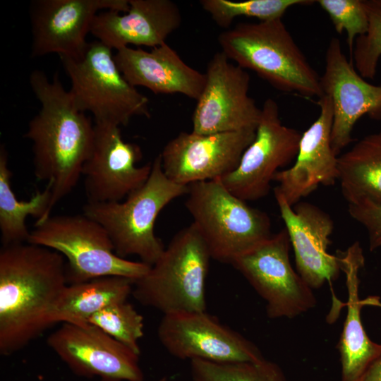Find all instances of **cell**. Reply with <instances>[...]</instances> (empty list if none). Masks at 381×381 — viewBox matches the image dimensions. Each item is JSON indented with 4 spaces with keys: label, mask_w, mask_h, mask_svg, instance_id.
<instances>
[{
    "label": "cell",
    "mask_w": 381,
    "mask_h": 381,
    "mask_svg": "<svg viewBox=\"0 0 381 381\" xmlns=\"http://www.w3.org/2000/svg\"><path fill=\"white\" fill-rule=\"evenodd\" d=\"M318 117L301 134L294 164L277 172L274 192L279 193L294 206L318 188L332 186L339 179L338 157L331 143L333 109L331 99L319 98Z\"/></svg>",
    "instance_id": "d6986e66"
},
{
    "label": "cell",
    "mask_w": 381,
    "mask_h": 381,
    "mask_svg": "<svg viewBox=\"0 0 381 381\" xmlns=\"http://www.w3.org/2000/svg\"><path fill=\"white\" fill-rule=\"evenodd\" d=\"M126 13H98L90 33L111 49L130 44L155 48L166 43L181 24L180 8L171 0H129Z\"/></svg>",
    "instance_id": "ffe728a7"
},
{
    "label": "cell",
    "mask_w": 381,
    "mask_h": 381,
    "mask_svg": "<svg viewBox=\"0 0 381 381\" xmlns=\"http://www.w3.org/2000/svg\"><path fill=\"white\" fill-rule=\"evenodd\" d=\"M341 190L348 204L381 205V130L358 141L338 157Z\"/></svg>",
    "instance_id": "603a6c76"
},
{
    "label": "cell",
    "mask_w": 381,
    "mask_h": 381,
    "mask_svg": "<svg viewBox=\"0 0 381 381\" xmlns=\"http://www.w3.org/2000/svg\"><path fill=\"white\" fill-rule=\"evenodd\" d=\"M190 375L192 381H288L282 368L265 358L225 363L192 360Z\"/></svg>",
    "instance_id": "484cf974"
},
{
    "label": "cell",
    "mask_w": 381,
    "mask_h": 381,
    "mask_svg": "<svg viewBox=\"0 0 381 381\" xmlns=\"http://www.w3.org/2000/svg\"><path fill=\"white\" fill-rule=\"evenodd\" d=\"M301 134L282 123L277 103L267 99L254 140L236 168L219 179L229 191L246 202L265 197L277 172L296 159Z\"/></svg>",
    "instance_id": "30bf717a"
},
{
    "label": "cell",
    "mask_w": 381,
    "mask_h": 381,
    "mask_svg": "<svg viewBox=\"0 0 381 381\" xmlns=\"http://www.w3.org/2000/svg\"><path fill=\"white\" fill-rule=\"evenodd\" d=\"M12 172L8 167V153L0 147V233L3 246L26 243L30 231L25 219L37 217L40 222L50 216L52 187L47 183L42 191L36 190L29 200H19L11 188Z\"/></svg>",
    "instance_id": "d4e9b609"
},
{
    "label": "cell",
    "mask_w": 381,
    "mask_h": 381,
    "mask_svg": "<svg viewBox=\"0 0 381 381\" xmlns=\"http://www.w3.org/2000/svg\"><path fill=\"white\" fill-rule=\"evenodd\" d=\"M211 258L192 223L173 237L147 273L133 283L132 294L164 315L206 311L205 282Z\"/></svg>",
    "instance_id": "5b68a950"
},
{
    "label": "cell",
    "mask_w": 381,
    "mask_h": 381,
    "mask_svg": "<svg viewBox=\"0 0 381 381\" xmlns=\"http://www.w3.org/2000/svg\"><path fill=\"white\" fill-rule=\"evenodd\" d=\"M255 132H181L160 154L163 171L172 181L184 186L220 179L236 168Z\"/></svg>",
    "instance_id": "9a60e30c"
},
{
    "label": "cell",
    "mask_w": 381,
    "mask_h": 381,
    "mask_svg": "<svg viewBox=\"0 0 381 381\" xmlns=\"http://www.w3.org/2000/svg\"><path fill=\"white\" fill-rule=\"evenodd\" d=\"M28 243L54 250L66 259L68 284L105 277H121L135 282L151 267L117 255L104 227L83 214L50 215L36 222Z\"/></svg>",
    "instance_id": "52a82bcc"
},
{
    "label": "cell",
    "mask_w": 381,
    "mask_h": 381,
    "mask_svg": "<svg viewBox=\"0 0 381 381\" xmlns=\"http://www.w3.org/2000/svg\"><path fill=\"white\" fill-rule=\"evenodd\" d=\"M320 85L323 94L332 101L331 143L339 156L353 140L352 130L360 118L367 114L381 119V85L364 80L347 59L336 37L331 39L326 50Z\"/></svg>",
    "instance_id": "e0dca14e"
},
{
    "label": "cell",
    "mask_w": 381,
    "mask_h": 381,
    "mask_svg": "<svg viewBox=\"0 0 381 381\" xmlns=\"http://www.w3.org/2000/svg\"><path fill=\"white\" fill-rule=\"evenodd\" d=\"M309 0H201L200 4L220 28L229 29L234 20L240 16L258 18L260 22L282 18L291 6L310 4Z\"/></svg>",
    "instance_id": "4316f807"
},
{
    "label": "cell",
    "mask_w": 381,
    "mask_h": 381,
    "mask_svg": "<svg viewBox=\"0 0 381 381\" xmlns=\"http://www.w3.org/2000/svg\"><path fill=\"white\" fill-rule=\"evenodd\" d=\"M358 381H381V349Z\"/></svg>",
    "instance_id": "1f68e13d"
},
{
    "label": "cell",
    "mask_w": 381,
    "mask_h": 381,
    "mask_svg": "<svg viewBox=\"0 0 381 381\" xmlns=\"http://www.w3.org/2000/svg\"><path fill=\"white\" fill-rule=\"evenodd\" d=\"M291 246L284 229L231 263L266 301L270 318H293L316 306L313 289L291 265Z\"/></svg>",
    "instance_id": "9c48e42d"
},
{
    "label": "cell",
    "mask_w": 381,
    "mask_h": 381,
    "mask_svg": "<svg viewBox=\"0 0 381 381\" xmlns=\"http://www.w3.org/2000/svg\"><path fill=\"white\" fill-rule=\"evenodd\" d=\"M134 282L121 277H100L81 283L68 284L53 311L57 322H87L102 309L127 301Z\"/></svg>",
    "instance_id": "cb8c5ba5"
},
{
    "label": "cell",
    "mask_w": 381,
    "mask_h": 381,
    "mask_svg": "<svg viewBox=\"0 0 381 381\" xmlns=\"http://www.w3.org/2000/svg\"><path fill=\"white\" fill-rule=\"evenodd\" d=\"M274 193L294 249L297 272L312 289L326 282L332 289L341 271L339 256L327 250L332 219L313 204L299 202L291 206L279 193Z\"/></svg>",
    "instance_id": "ac0fdd59"
},
{
    "label": "cell",
    "mask_w": 381,
    "mask_h": 381,
    "mask_svg": "<svg viewBox=\"0 0 381 381\" xmlns=\"http://www.w3.org/2000/svg\"><path fill=\"white\" fill-rule=\"evenodd\" d=\"M94 124L92 147L82 172L87 202H119L147 181L152 163L136 165L141 150L123 140L120 126Z\"/></svg>",
    "instance_id": "2e32d148"
},
{
    "label": "cell",
    "mask_w": 381,
    "mask_h": 381,
    "mask_svg": "<svg viewBox=\"0 0 381 381\" xmlns=\"http://www.w3.org/2000/svg\"><path fill=\"white\" fill-rule=\"evenodd\" d=\"M157 381H167V378L166 377H162L159 380H158Z\"/></svg>",
    "instance_id": "d6a6232c"
},
{
    "label": "cell",
    "mask_w": 381,
    "mask_h": 381,
    "mask_svg": "<svg viewBox=\"0 0 381 381\" xmlns=\"http://www.w3.org/2000/svg\"><path fill=\"white\" fill-rule=\"evenodd\" d=\"M205 85L193 114L192 132L213 134L256 130L261 109L248 95L250 75L222 52L209 61Z\"/></svg>",
    "instance_id": "8fae6325"
},
{
    "label": "cell",
    "mask_w": 381,
    "mask_h": 381,
    "mask_svg": "<svg viewBox=\"0 0 381 381\" xmlns=\"http://www.w3.org/2000/svg\"><path fill=\"white\" fill-rule=\"evenodd\" d=\"M47 345L75 375L100 381H143L140 354L89 322H62Z\"/></svg>",
    "instance_id": "7c38bea8"
},
{
    "label": "cell",
    "mask_w": 381,
    "mask_h": 381,
    "mask_svg": "<svg viewBox=\"0 0 381 381\" xmlns=\"http://www.w3.org/2000/svg\"><path fill=\"white\" fill-rule=\"evenodd\" d=\"M140 354L139 340L143 336V318L127 301L112 304L87 321Z\"/></svg>",
    "instance_id": "83f0119b"
},
{
    "label": "cell",
    "mask_w": 381,
    "mask_h": 381,
    "mask_svg": "<svg viewBox=\"0 0 381 381\" xmlns=\"http://www.w3.org/2000/svg\"><path fill=\"white\" fill-rule=\"evenodd\" d=\"M129 0H34L30 3L31 55L55 53L59 56L82 58L96 16L102 11L126 13Z\"/></svg>",
    "instance_id": "5bb4252c"
},
{
    "label": "cell",
    "mask_w": 381,
    "mask_h": 381,
    "mask_svg": "<svg viewBox=\"0 0 381 381\" xmlns=\"http://www.w3.org/2000/svg\"><path fill=\"white\" fill-rule=\"evenodd\" d=\"M222 51L278 90L304 97L324 94L320 77L297 46L282 18L241 23L218 36Z\"/></svg>",
    "instance_id": "3957f363"
},
{
    "label": "cell",
    "mask_w": 381,
    "mask_h": 381,
    "mask_svg": "<svg viewBox=\"0 0 381 381\" xmlns=\"http://www.w3.org/2000/svg\"><path fill=\"white\" fill-rule=\"evenodd\" d=\"M348 212L366 229L370 250L381 247V205L367 200L359 201L348 204Z\"/></svg>",
    "instance_id": "4dcf8cb0"
},
{
    "label": "cell",
    "mask_w": 381,
    "mask_h": 381,
    "mask_svg": "<svg viewBox=\"0 0 381 381\" xmlns=\"http://www.w3.org/2000/svg\"><path fill=\"white\" fill-rule=\"evenodd\" d=\"M188 191V186L178 184L165 175L159 155L147 181L124 201L87 202L83 214L104 227L117 255H136L152 266L165 248L154 230L157 216L167 205Z\"/></svg>",
    "instance_id": "277c9868"
},
{
    "label": "cell",
    "mask_w": 381,
    "mask_h": 381,
    "mask_svg": "<svg viewBox=\"0 0 381 381\" xmlns=\"http://www.w3.org/2000/svg\"><path fill=\"white\" fill-rule=\"evenodd\" d=\"M40 103L30 121L25 138L32 143L36 178L52 187V210L77 185L92 147L95 124L76 107L58 73L52 80L40 70L29 78Z\"/></svg>",
    "instance_id": "7a4b0ae2"
},
{
    "label": "cell",
    "mask_w": 381,
    "mask_h": 381,
    "mask_svg": "<svg viewBox=\"0 0 381 381\" xmlns=\"http://www.w3.org/2000/svg\"><path fill=\"white\" fill-rule=\"evenodd\" d=\"M59 58L76 107L90 112L95 123L121 126L135 116L150 117L148 98L125 79L110 47L95 40L80 59Z\"/></svg>",
    "instance_id": "ba28073f"
},
{
    "label": "cell",
    "mask_w": 381,
    "mask_h": 381,
    "mask_svg": "<svg viewBox=\"0 0 381 381\" xmlns=\"http://www.w3.org/2000/svg\"><path fill=\"white\" fill-rule=\"evenodd\" d=\"M68 285L66 261L50 248L21 243L0 250V353L11 356L54 325Z\"/></svg>",
    "instance_id": "6da1fadb"
},
{
    "label": "cell",
    "mask_w": 381,
    "mask_h": 381,
    "mask_svg": "<svg viewBox=\"0 0 381 381\" xmlns=\"http://www.w3.org/2000/svg\"><path fill=\"white\" fill-rule=\"evenodd\" d=\"M187 194L186 207L214 260L231 264L272 235L269 216L233 194L219 179L190 184Z\"/></svg>",
    "instance_id": "8992f818"
},
{
    "label": "cell",
    "mask_w": 381,
    "mask_h": 381,
    "mask_svg": "<svg viewBox=\"0 0 381 381\" xmlns=\"http://www.w3.org/2000/svg\"><path fill=\"white\" fill-rule=\"evenodd\" d=\"M329 15L336 31L346 32V42L351 54L356 39L368 30V19L363 0H318Z\"/></svg>",
    "instance_id": "f546056e"
},
{
    "label": "cell",
    "mask_w": 381,
    "mask_h": 381,
    "mask_svg": "<svg viewBox=\"0 0 381 381\" xmlns=\"http://www.w3.org/2000/svg\"><path fill=\"white\" fill-rule=\"evenodd\" d=\"M115 62L133 86H143L154 94H181L198 100L205 85V74L185 63L167 42L148 52L122 47Z\"/></svg>",
    "instance_id": "44dd1931"
},
{
    "label": "cell",
    "mask_w": 381,
    "mask_h": 381,
    "mask_svg": "<svg viewBox=\"0 0 381 381\" xmlns=\"http://www.w3.org/2000/svg\"><path fill=\"white\" fill-rule=\"evenodd\" d=\"M341 271L346 275L348 300L346 317L337 344L340 354L341 381H358L381 349V344L373 341L364 329L361 309L365 306H381L377 296L360 299L358 274L365 258L359 242H354L345 251L337 254Z\"/></svg>",
    "instance_id": "7402d4cb"
},
{
    "label": "cell",
    "mask_w": 381,
    "mask_h": 381,
    "mask_svg": "<svg viewBox=\"0 0 381 381\" xmlns=\"http://www.w3.org/2000/svg\"><path fill=\"white\" fill-rule=\"evenodd\" d=\"M157 335L164 349L180 359L225 363L265 358L252 341L206 311L165 314Z\"/></svg>",
    "instance_id": "4fadbf2b"
},
{
    "label": "cell",
    "mask_w": 381,
    "mask_h": 381,
    "mask_svg": "<svg viewBox=\"0 0 381 381\" xmlns=\"http://www.w3.org/2000/svg\"><path fill=\"white\" fill-rule=\"evenodd\" d=\"M368 27L358 37L351 52L353 66L363 78L373 79L381 57V0H363Z\"/></svg>",
    "instance_id": "f1b7e54d"
}]
</instances>
